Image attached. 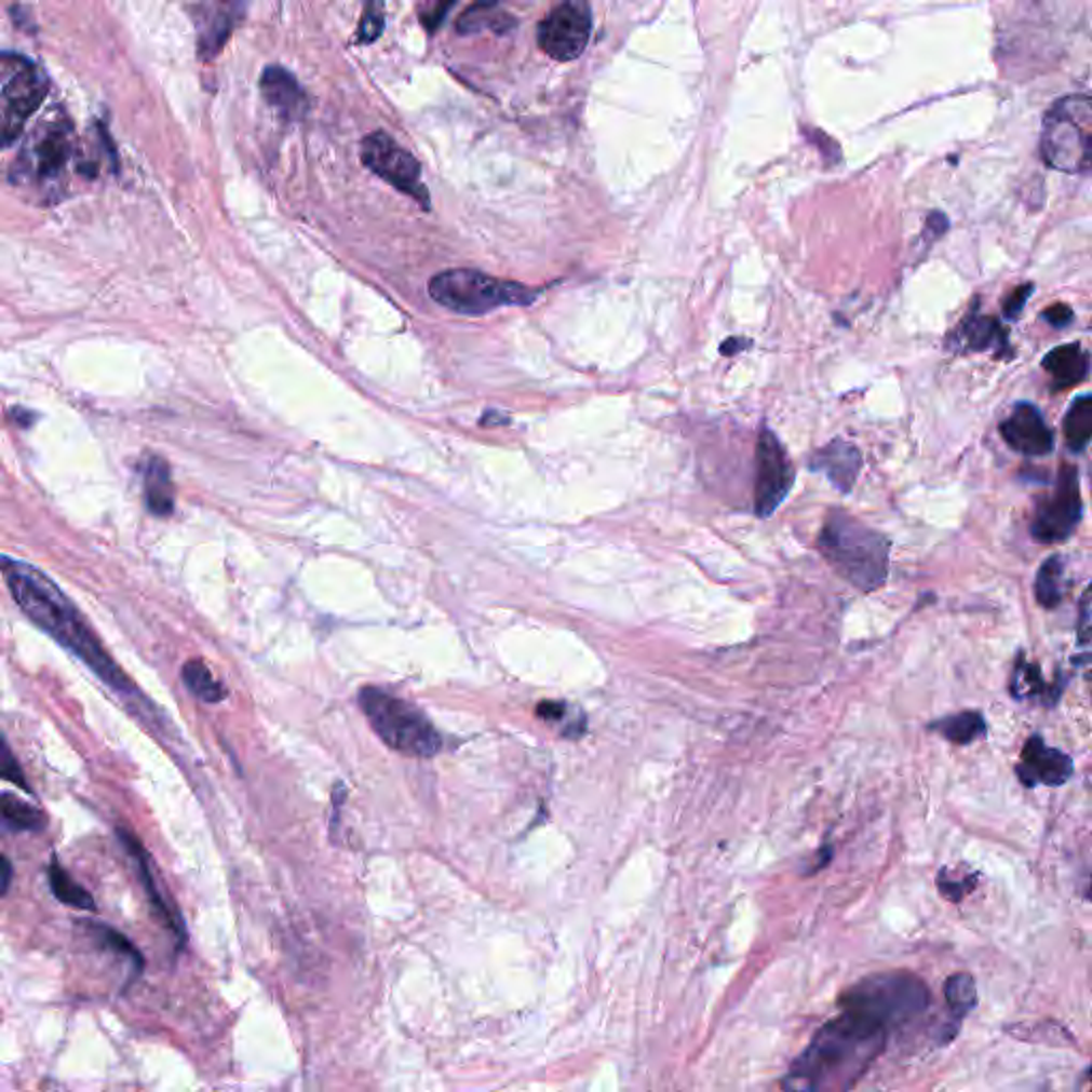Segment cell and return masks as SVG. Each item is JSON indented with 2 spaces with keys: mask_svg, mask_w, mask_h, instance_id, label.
<instances>
[{
  "mask_svg": "<svg viewBox=\"0 0 1092 1092\" xmlns=\"http://www.w3.org/2000/svg\"><path fill=\"white\" fill-rule=\"evenodd\" d=\"M361 161L385 181L406 192L422 207H429V192L420 179V165L417 159L404 150L391 135L376 131L367 135L361 144Z\"/></svg>",
  "mask_w": 1092,
  "mask_h": 1092,
  "instance_id": "cell-10",
  "label": "cell"
},
{
  "mask_svg": "<svg viewBox=\"0 0 1092 1092\" xmlns=\"http://www.w3.org/2000/svg\"><path fill=\"white\" fill-rule=\"evenodd\" d=\"M1041 365L1052 378V391H1063L1089 378L1091 356L1080 343H1065L1050 350Z\"/></svg>",
  "mask_w": 1092,
  "mask_h": 1092,
  "instance_id": "cell-19",
  "label": "cell"
},
{
  "mask_svg": "<svg viewBox=\"0 0 1092 1092\" xmlns=\"http://www.w3.org/2000/svg\"><path fill=\"white\" fill-rule=\"evenodd\" d=\"M811 470L822 472L828 476V481L839 489L840 494H849L853 483L858 481V474L862 470V455L858 446H853L847 440H833L824 448L815 450L811 457Z\"/></svg>",
  "mask_w": 1092,
  "mask_h": 1092,
  "instance_id": "cell-15",
  "label": "cell"
},
{
  "mask_svg": "<svg viewBox=\"0 0 1092 1092\" xmlns=\"http://www.w3.org/2000/svg\"><path fill=\"white\" fill-rule=\"evenodd\" d=\"M385 28V0H365L356 30L359 43H374Z\"/></svg>",
  "mask_w": 1092,
  "mask_h": 1092,
  "instance_id": "cell-30",
  "label": "cell"
},
{
  "mask_svg": "<svg viewBox=\"0 0 1092 1092\" xmlns=\"http://www.w3.org/2000/svg\"><path fill=\"white\" fill-rule=\"evenodd\" d=\"M928 1006L925 982L909 973L866 978L840 999V1013L828 1020L809 1048L794 1061L785 1089H851L884 1050L894 1026L920 1015Z\"/></svg>",
  "mask_w": 1092,
  "mask_h": 1092,
  "instance_id": "cell-1",
  "label": "cell"
},
{
  "mask_svg": "<svg viewBox=\"0 0 1092 1092\" xmlns=\"http://www.w3.org/2000/svg\"><path fill=\"white\" fill-rule=\"evenodd\" d=\"M13 875H15V873H13V864H11V860H9L6 855H2V853H0V896H4V894H6V890L11 888V884H13Z\"/></svg>",
  "mask_w": 1092,
  "mask_h": 1092,
  "instance_id": "cell-40",
  "label": "cell"
},
{
  "mask_svg": "<svg viewBox=\"0 0 1092 1092\" xmlns=\"http://www.w3.org/2000/svg\"><path fill=\"white\" fill-rule=\"evenodd\" d=\"M0 781H9L13 785H17L19 790H24L26 794H30V785H28V779L22 770V764L17 761V757L13 754L6 737L2 734L0 730Z\"/></svg>",
  "mask_w": 1092,
  "mask_h": 1092,
  "instance_id": "cell-33",
  "label": "cell"
},
{
  "mask_svg": "<svg viewBox=\"0 0 1092 1092\" xmlns=\"http://www.w3.org/2000/svg\"><path fill=\"white\" fill-rule=\"evenodd\" d=\"M146 504L152 514L168 516L175 504L171 470L163 457H150L146 468Z\"/></svg>",
  "mask_w": 1092,
  "mask_h": 1092,
  "instance_id": "cell-22",
  "label": "cell"
},
{
  "mask_svg": "<svg viewBox=\"0 0 1092 1092\" xmlns=\"http://www.w3.org/2000/svg\"><path fill=\"white\" fill-rule=\"evenodd\" d=\"M820 551L849 585L875 591L888 579L890 540L855 516L833 510L820 531Z\"/></svg>",
  "mask_w": 1092,
  "mask_h": 1092,
  "instance_id": "cell-3",
  "label": "cell"
},
{
  "mask_svg": "<svg viewBox=\"0 0 1092 1092\" xmlns=\"http://www.w3.org/2000/svg\"><path fill=\"white\" fill-rule=\"evenodd\" d=\"M1015 772L1022 785L1026 787H1035L1039 783L1056 787L1069 781L1074 772V761L1067 754L1048 747L1041 737H1030L1022 747Z\"/></svg>",
  "mask_w": 1092,
  "mask_h": 1092,
  "instance_id": "cell-13",
  "label": "cell"
},
{
  "mask_svg": "<svg viewBox=\"0 0 1092 1092\" xmlns=\"http://www.w3.org/2000/svg\"><path fill=\"white\" fill-rule=\"evenodd\" d=\"M1033 291H1035V286H1033V284H1022V286H1017V288H1013V291L1009 293V297L1006 299V306H1003L1006 319L1015 321V319L1020 316V312L1024 310L1026 299L1033 295Z\"/></svg>",
  "mask_w": 1092,
  "mask_h": 1092,
  "instance_id": "cell-34",
  "label": "cell"
},
{
  "mask_svg": "<svg viewBox=\"0 0 1092 1092\" xmlns=\"http://www.w3.org/2000/svg\"><path fill=\"white\" fill-rule=\"evenodd\" d=\"M741 343H750V341H745V339H734V337H730L728 341H724V346H722V352H724V354H737V352H741V350H739V348H741Z\"/></svg>",
  "mask_w": 1092,
  "mask_h": 1092,
  "instance_id": "cell-41",
  "label": "cell"
},
{
  "mask_svg": "<svg viewBox=\"0 0 1092 1092\" xmlns=\"http://www.w3.org/2000/svg\"><path fill=\"white\" fill-rule=\"evenodd\" d=\"M568 711H570V706L562 704V702H540L536 709V715L544 722H560V719H566Z\"/></svg>",
  "mask_w": 1092,
  "mask_h": 1092,
  "instance_id": "cell-38",
  "label": "cell"
},
{
  "mask_svg": "<svg viewBox=\"0 0 1092 1092\" xmlns=\"http://www.w3.org/2000/svg\"><path fill=\"white\" fill-rule=\"evenodd\" d=\"M71 129L69 124L52 126L35 146L32 173L41 181H54L60 177L71 159Z\"/></svg>",
  "mask_w": 1092,
  "mask_h": 1092,
  "instance_id": "cell-18",
  "label": "cell"
},
{
  "mask_svg": "<svg viewBox=\"0 0 1092 1092\" xmlns=\"http://www.w3.org/2000/svg\"><path fill=\"white\" fill-rule=\"evenodd\" d=\"M1089 625H1091V589L1084 591L1080 604V643H1089Z\"/></svg>",
  "mask_w": 1092,
  "mask_h": 1092,
  "instance_id": "cell-39",
  "label": "cell"
},
{
  "mask_svg": "<svg viewBox=\"0 0 1092 1092\" xmlns=\"http://www.w3.org/2000/svg\"><path fill=\"white\" fill-rule=\"evenodd\" d=\"M265 100L286 120H301L308 111V96L301 84L284 67H267L260 76Z\"/></svg>",
  "mask_w": 1092,
  "mask_h": 1092,
  "instance_id": "cell-16",
  "label": "cell"
},
{
  "mask_svg": "<svg viewBox=\"0 0 1092 1092\" xmlns=\"http://www.w3.org/2000/svg\"><path fill=\"white\" fill-rule=\"evenodd\" d=\"M48 879H50L52 894L60 903L78 907V909H87V912L96 909L94 907V899L90 896V892H85L84 888L60 866V862L56 858L48 866Z\"/></svg>",
  "mask_w": 1092,
  "mask_h": 1092,
  "instance_id": "cell-26",
  "label": "cell"
},
{
  "mask_svg": "<svg viewBox=\"0 0 1092 1092\" xmlns=\"http://www.w3.org/2000/svg\"><path fill=\"white\" fill-rule=\"evenodd\" d=\"M359 704L380 741L413 757H433L442 750V737L415 704L378 687H363Z\"/></svg>",
  "mask_w": 1092,
  "mask_h": 1092,
  "instance_id": "cell-4",
  "label": "cell"
},
{
  "mask_svg": "<svg viewBox=\"0 0 1092 1092\" xmlns=\"http://www.w3.org/2000/svg\"><path fill=\"white\" fill-rule=\"evenodd\" d=\"M936 886L941 890V894L949 901H960L971 888H973V877H967L965 881H958V879H947L943 873L936 877Z\"/></svg>",
  "mask_w": 1092,
  "mask_h": 1092,
  "instance_id": "cell-35",
  "label": "cell"
},
{
  "mask_svg": "<svg viewBox=\"0 0 1092 1092\" xmlns=\"http://www.w3.org/2000/svg\"><path fill=\"white\" fill-rule=\"evenodd\" d=\"M1043 319H1046L1052 327L1063 329V327H1067V325L1074 321V312H1071V308H1069V306H1065V304H1056V306H1052V308H1048V310L1043 312Z\"/></svg>",
  "mask_w": 1092,
  "mask_h": 1092,
  "instance_id": "cell-37",
  "label": "cell"
},
{
  "mask_svg": "<svg viewBox=\"0 0 1092 1092\" xmlns=\"http://www.w3.org/2000/svg\"><path fill=\"white\" fill-rule=\"evenodd\" d=\"M945 1001L960 1022L967 1013H971L978 1006V990H975V980L969 973H956L945 982Z\"/></svg>",
  "mask_w": 1092,
  "mask_h": 1092,
  "instance_id": "cell-29",
  "label": "cell"
},
{
  "mask_svg": "<svg viewBox=\"0 0 1092 1092\" xmlns=\"http://www.w3.org/2000/svg\"><path fill=\"white\" fill-rule=\"evenodd\" d=\"M514 26V19L512 15H508L504 9H500L494 0H481L476 2L472 9H468L457 28L459 32H478V30H496V32H505L508 28Z\"/></svg>",
  "mask_w": 1092,
  "mask_h": 1092,
  "instance_id": "cell-23",
  "label": "cell"
},
{
  "mask_svg": "<svg viewBox=\"0 0 1092 1092\" xmlns=\"http://www.w3.org/2000/svg\"><path fill=\"white\" fill-rule=\"evenodd\" d=\"M0 572L22 612L80 658L85 666L122 693H135L133 680L111 660L78 606L39 568L0 555Z\"/></svg>",
  "mask_w": 1092,
  "mask_h": 1092,
  "instance_id": "cell-2",
  "label": "cell"
},
{
  "mask_svg": "<svg viewBox=\"0 0 1092 1092\" xmlns=\"http://www.w3.org/2000/svg\"><path fill=\"white\" fill-rule=\"evenodd\" d=\"M591 28L588 0H564L538 26V45L553 60L570 63L585 52Z\"/></svg>",
  "mask_w": 1092,
  "mask_h": 1092,
  "instance_id": "cell-9",
  "label": "cell"
},
{
  "mask_svg": "<svg viewBox=\"0 0 1092 1092\" xmlns=\"http://www.w3.org/2000/svg\"><path fill=\"white\" fill-rule=\"evenodd\" d=\"M13 65L15 69L0 92V150L15 144L48 96V82L30 60L13 54Z\"/></svg>",
  "mask_w": 1092,
  "mask_h": 1092,
  "instance_id": "cell-7",
  "label": "cell"
},
{
  "mask_svg": "<svg viewBox=\"0 0 1092 1092\" xmlns=\"http://www.w3.org/2000/svg\"><path fill=\"white\" fill-rule=\"evenodd\" d=\"M94 934L100 939V943H103V945H107V947H111L113 952H118V954L126 956V958L133 962L135 973L139 975V971L144 969V958H141L139 949H137L135 945H131V941H129L124 934H120L118 930L107 928V926H94Z\"/></svg>",
  "mask_w": 1092,
  "mask_h": 1092,
  "instance_id": "cell-32",
  "label": "cell"
},
{
  "mask_svg": "<svg viewBox=\"0 0 1092 1092\" xmlns=\"http://www.w3.org/2000/svg\"><path fill=\"white\" fill-rule=\"evenodd\" d=\"M429 295L450 312L483 316L502 306L531 304L538 291L476 269H448L429 280Z\"/></svg>",
  "mask_w": 1092,
  "mask_h": 1092,
  "instance_id": "cell-5",
  "label": "cell"
},
{
  "mask_svg": "<svg viewBox=\"0 0 1092 1092\" xmlns=\"http://www.w3.org/2000/svg\"><path fill=\"white\" fill-rule=\"evenodd\" d=\"M1043 676L1037 671L1035 664H1028L1026 660H1020L1015 666V673L1011 676V693L1015 698H1030L1039 691H1043Z\"/></svg>",
  "mask_w": 1092,
  "mask_h": 1092,
  "instance_id": "cell-31",
  "label": "cell"
},
{
  "mask_svg": "<svg viewBox=\"0 0 1092 1092\" xmlns=\"http://www.w3.org/2000/svg\"><path fill=\"white\" fill-rule=\"evenodd\" d=\"M453 4H455V0H435V2H429V4H427V6H422V11H420V19H422V24H424L429 30H435V28L442 24V19L446 17V13H448V9H450Z\"/></svg>",
  "mask_w": 1092,
  "mask_h": 1092,
  "instance_id": "cell-36",
  "label": "cell"
},
{
  "mask_svg": "<svg viewBox=\"0 0 1092 1092\" xmlns=\"http://www.w3.org/2000/svg\"><path fill=\"white\" fill-rule=\"evenodd\" d=\"M1065 442L1069 446V450L1074 453H1082L1089 448L1092 437V397L1091 395H1082L1078 397L1067 417H1065Z\"/></svg>",
  "mask_w": 1092,
  "mask_h": 1092,
  "instance_id": "cell-25",
  "label": "cell"
},
{
  "mask_svg": "<svg viewBox=\"0 0 1092 1092\" xmlns=\"http://www.w3.org/2000/svg\"><path fill=\"white\" fill-rule=\"evenodd\" d=\"M118 837H120V840L124 842V847L129 849V853L135 858L137 868H139V875H141V881H144V886H146V892H148V896H150V901H152V905H154L157 914H159V916L167 922L168 928H171L173 932H177L179 941H184L186 932H184L181 918H179V914H177L171 905L165 903V899L161 896V892H159V888H157V881H154V875H152V871H150V855H148V851L144 849L141 840L137 839L135 835L126 833V831H118Z\"/></svg>",
  "mask_w": 1092,
  "mask_h": 1092,
  "instance_id": "cell-20",
  "label": "cell"
},
{
  "mask_svg": "<svg viewBox=\"0 0 1092 1092\" xmlns=\"http://www.w3.org/2000/svg\"><path fill=\"white\" fill-rule=\"evenodd\" d=\"M1065 595V562L1059 555L1048 557L1035 581V597L1043 608H1056Z\"/></svg>",
  "mask_w": 1092,
  "mask_h": 1092,
  "instance_id": "cell-24",
  "label": "cell"
},
{
  "mask_svg": "<svg viewBox=\"0 0 1092 1092\" xmlns=\"http://www.w3.org/2000/svg\"><path fill=\"white\" fill-rule=\"evenodd\" d=\"M1001 433L1009 446L1022 455H1048L1054 448V435L1043 415L1026 402H1020L1008 419L1001 422Z\"/></svg>",
  "mask_w": 1092,
  "mask_h": 1092,
  "instance_id": "cell-14",
  "label": "cell"
},
{
  "mask_svg": "<svg viewBox=\"0 0 1092 1092\" xmlns=\"http://www.w3.org/2000/svg\"><path fill=\"white\" fill-rule=\"evenodd\" d=\"M1092 103L1089 94L1063 96L1046 113L1039 150L1048 167L1087 173L1091 167Z\"/></svg>",
  "mask_w": 1092,
  "mask_h": 1092,
  "instance_id": "cell-6",
  "label": "cell"
},
{
  "mask_svg": "<svg viewBox=\"0 0 1092 1092\" xmlns=\"http://www.w3.org/2000/svg\"><path fill=\"white\" fill-rule=\"evenodd\" d=\"M954 346L960 350L984 352L997 350L1001 359H1008L1009 337L1003 325L986 314L971 312L956 332H952Z\"/></svg>",
  "mask_w": 1092,
  "mask_h": 1092,
  "instance_id": "cell-17",
  "label": "cell"
},
{
  "mask_svg": "<svg viewBox=\"0 0 1092 1092\" xmlns=\"http://www.w3.org/2000/svg\"><path fill=\"white\" fill-rule=\"evenodd\" d=\"M48 828L45 813L17 798L15 794L0 792V831L6 833H41Z\"/></svg>",
  "mask_w": 1092,
  "mask_h": 1092,
  "instance_id": "cell-21",
  "label": "cell"
},
{
  "mask_svg": "<svg viewBox=\"0 0 1092 1092\" xmlns=\"http://www.w3.org/2000/svg\"><path fill=\"white\" fill-rule=\"evenodd\" d=\"M1082 521V496L1078 468L1063 463L1056 487L1037 504L1030 534L1037 542H1065Z\"/></svg>",
  "mask_w": 1092,
  "mask_h": 1092,
  "instance_id": "cell-8",
  "label": "cell"
},
{
  "mask_svg": "<svg viewBox=\"0 0 1092 1092\" xmlns=\"http://www.w3.org/2000/svg\"><path fill=\"white\" fill-rule=\"evenodd\" d=\"M794 463L770 429H761L756 448L754 505L759 518L770 516L787 498L794 485Z\"/></svg>",
  "mask_w": 1092,
  "mask_h": 1092,
  "instance_id": "cell-11",
  "label": "cell"
},
{
  "mask_svg": "<svg viewBox=\"0 0 1092 1092\" xmlns=\"http://www.w3.org/2000/svg\"><path fill=\"white\" fill-rule=\"evenodd\" d=\"M181 678H184V685L190 689V693H194L203 702L216 704L227 698V689L223 687V683L216 680V676L207 669V664L201 660L186 662L181 669Z\"/></svg>",
  "mask_w": 1092,
  "mask_h": 1092,
  "instance_id": "cell-27",
  "label": "cell"
},
{
  "mask_svg": "<svg viewBox=\"0 0 1092 1092\" xmlns=\"http://www.w3.org/2000/svg\"><path fill=\"white\" fill-rule=\"evenodd\" d=\"M934 728L947 741H952L956 745H969L975 739H980V737L986 734V722H984V717L980 713H973V711H965V713L952 715V717L934 724Z\"/></svg>",
  "mask_w": 1092,
  "mask_h": 1092,
  "instance_id": "cell-28",
  "label": "cell"
},
{
  "mask_svg": "<svg viewBox=\"0 0 1092 1092\" xmlns=\"http://www.w3.org/2000/svg\"><path fill=\"white\" fill-rule=\"evenodd\" d=\"M246 11V0H203L194 9L197 52L201 60H214Z\"/></svg>",
  "mask_w": 1092,
  "mask_h": 1092,
  "instance_id": "cell-12",
  "label": "cell"
}]
</instances>
